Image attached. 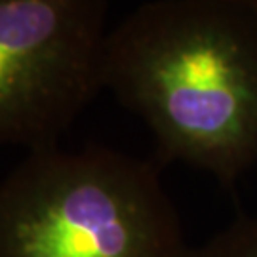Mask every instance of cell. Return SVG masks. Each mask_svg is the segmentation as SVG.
<instances>
[{
  "mask_svg": "<svg viewBox=\"0 0 257 257\" xmlns=\"http://www.w3.org/2000/svg\"><path fill=\"white\" fill-rule=\"evenodd\" d=\"M185 257H257V217L242 219Z\"/></svg>",
  "mask_w": 257,
  "mask_h": 257,
  "instance_id": "4",
  "label": "cell"
},
{
  "mask_svg": "<svg viewBox=\"0 0 257 257\" xmlns=\"http://www.w3.org/2000/svg\"><path fill=\"white\" fill-rule=\"evenodd\" d=\"M101 0H0V147H55L105 82Z\"/></svg>",
  "mask_w": 257,
  "mask_h": 257,
  "instance_id": "3",
  "label": "cell"
},
{
  "mask_svg": "<svg viewBox=\"0 0 257 257\" xmlns=\"http://www.w3.org/2000/svg\"><path fill=\"white\" fill-rule=\"evenodd\" d=\"M105 82L170 155L229 175L257 145V67L219 31L151 12L107 42Z\"/></svg>",
  "mask_w": 257,
  "mask_h": 257,
  "instance_id": "2",
  "label": "cell"
},
{
  "mask_svg": "<svg viewBox=\"0 0 257 257\" xmlns=\"http://www.w3.org/2000/svg\"><path fill=\"white\" fill-rule=\"evenodd\" d=\"M147 164L107 151H31L0 183V257H185Z\"/></svg>",
  "mask_w": 257,
  "mask_h": 257,
  "instance_id": "1",
  "label": "cell"
}]
</instances>
